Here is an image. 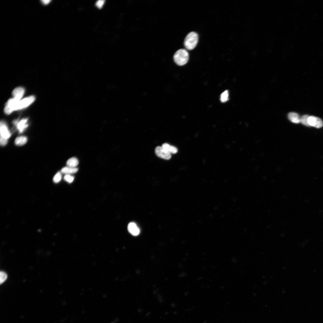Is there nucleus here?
<instances>
[{"mask_svg": "<svg viewBox=\"0 0 323 323\" xmlns=\"http://www.w3.org/2000/svg\"><path fill=\"white\" fill-rule=\"evenodd\" d=\"M173 58L175 62L177 65L182 66L186 64L188 62L189 55L186 50L181 49L175 53Z\"/></svg>", "mask_w": 323, "mask_h": 323, "instance_id": "f257e3e1", "label": "nucleus"}, {"mask_svg": "<svg viewBox=\"0 0 323 323\" xmlns=\"http://www.w3.org/2000/svg\"><path fill=\"white\" fill-rule=\"evenodd\" d=\"M198 41V34L195 32H190L187 35L185 39V47L188 50H192L196 47Z\"/></svg>", "mask_w": 323, "mask_h": 323, "instance_id": "f03ea898", "label": "nucleus"}, {"mask_svg": "<svg viewBox=\"0 0 323 323\" xmlns=\"http://www.w3.org/2000/svg\"><path fill=\"white\" fill-rule=\"evenodd\" d=\"M155 151L156 155L161 158L168 160L171 157V154L166 151L162 146L156 147L155 149Z\"/></svg>", "mask_w": 323, "mask_h": 323, "instance_id": "7ed1b4c3", "label": "nucleus"}, {"mask_svg": "<svg viewBox=\"0 0 323 323\" xmlns=\"http://www.w3.org/2000/svg\"><path fill=\"white\" fill-rule=\"evenodd\" d=\"M308 123L310 126L314 127L317 128H321L323 126V121L319 117L313 116H309L308 118Z\"/></svg>", "mask_w": 323, "mask_h": 323, "instance_id": "20e7f679", "label": "nucleus"}, {"mask_svg": "<svg viewBox=\"0 0 323 323\" xmlns=\"http://www.w3.org/2000/svg\"><path fill=\"white\" fill-rule=\"evenodd\" d=\"M35 100L34 96H30L20 100L18 103L17 110L26 107L33 103Z\"/></svg>", "mask_w": 323, "mask_h": 323, "instance_id": "39448f33", "label": "nucleus"}, {"mask_svg": "<svg viewBox=\"0 0 323 323\" xmlns=\"http://www.w3.org/2000/svg\"><path fill=\"white\" fill-rule=\"evenodd\" d=\"M0 137L8 139L11 135V133L8 127L3 121H1L0 124Z\"/></svg>", "mask_w": 323, "mask_h": 323, "instance_id": "423d86ee", "label": "nucleus"}, {"mask_svg": "<svg viewBox=\"0 0 323 323\" xmlns=\"http://www.w3.org/2000/svg\"><path fill=\"white\" fill-rule=\"evenodd\" d=\"M27 121V118H23L19 121H14L13 123L16 126L19 132L21 133L28 127V125Z\"/></svg>", "mask_w": 323, "mask_h": 323, "instance_id": "0eeeda50", "label": "nucleus"}, {"mask_svg": "<svg viewBox=\"0 0 323 323\" xmlns=\"http://www.w3.org/2000/svg\"><path fill=\"white\" fill-rule=\"evenodd\" d=\"M127 228L129 232L134 236H137L140 233L139 228L134 223H129L128 225Z\"/></svg>", "mask_w": 323, "mask_h": 323, "instance_id": "6e6552de", "label": "nucleus"}, {"mask_svg": "<svg viewBox=\"0 0 323 323\" xmlns=\"http://www.w3.org/2000/svg\"><path fill=\"white\" fill-rule=\"evenodd\" d=\"M24 89L22 87H19L15 89L12 92L13 98L20 100L24 94Z\"/></svg>", "mask_w": 323, "mask_h": 323, "instance_id": "1a4fd4ad", "label": "nucleus"}, {"mask_svg": "<svg viewBox=\"0 0 323 323\" xmlns=\"http://www.w3.org/2000/svg\"><path fill=\"white\" fill-rule=\"evenodd\" d=\"M289 120L292 122L295 123H298L300 122V117L295 112H290L288 115Z\"/></svg>", "mask_w": 323, "mask_h": 323, "instance_id": "9d476101", "label": "nucleus"}, {"mask_svg": "<svg viewBox=\"0 0 323 323\" xmlns=\"http://www.w3.org/2000/svg\"><path fill=\"white\" fill-rule=\"evenodd\" d=\"M162 147L170 154H175L177 153L178 151L176 147L170 145L167 143L163 144Z\"/></svg>", "mask_w": 323, "mask_h": 323, "instance_id": "9b49d317", "label": "nucleus"}, {"mask_svg": "<svg viewBox=\"0 0 323 323\" xmlns=\"http://www.w3.org/2000/svg\"><path fill=\"white\" fill-rule=\"evenodd\" d=\"M78 170L77 167H72L68 166L63 168L61 170V172L64 174L70 175L76 173Z\"/></svg>", "mask_w": 323, "mask_h": 323, "instance_id": "f8f14e48", "label": "nucleus"}, {"mask_svg": "<svg viewBox=\"0 0 323 323\" xmlns=\"http://www.w3.org/2000/svg\"><path fill=\"white\" fill-rule=\"evenodd\" d=\"M78 164V160L75 157H72L69 159L66 162L67 166L72 167H76Z\"/></svg>", "mask_w": 323, "mask_h": 323, "instance_id": "ddd939ff", "label": "nucleus"}, {"mask_svg": "<svg viewBox=\"0 0 323 323\" xmlns=\"http://www.w3.org/2000/svg\"><path fill=\"white\" fill-rule=\"evenodd\" d=\"M27 138L24 136L17 137L15 140V144L18 146H22L25 144L27 142Z\"/></svg>", "mask_w": 323, "mask_h": 323, "instance_id": "4468645a", "label": "nucleus"}, {"mask_svg": "<svg viewBox=\"0 0 323 323\" xmlns=\"http://www.w3.org/2000/svg\"><path fill=\"white\" fill-rule=\"evenodd\" d=\"M309 116L307 115H304L300 118V121L304 125L307 127L310 126L308 123V118Z\"/></svg>", "mask_w": 323, "mask_h": 323, "instance_id": "2eb2a0df", "label": "nucleus"}, {"mask_svg": "<svg viewBox=\"0 0 323 323\" xmlns=\"http://www.w3.org/2000/svg\"><path fill=\"white\" fill-rule=\"evenodd\" d=\"M228 90H226L223 92L221 95L220 100L222 102H225L228 100Z\"/></svg>", "mask_w": 323, "mask_h": 323, "instance_id": "dca6fc26", "label": "nucleus"}, {"mask_svg": "<svg viewBox=\"0 0 323 323\" xmlns=\"http://www.w3.org/2000/svg\"><path fill=\"white\" fill-rule=\"evenodd\" d=\"M62 177V176L61 173L59 172L54 176L53 179V181L55 183H58L61 180Z\"/></svg>", "mask_w": 323, "mask_h": 323, "instance_id": "f3484780", "label": "nucleus"}, {"mask_svg": "<svg viewBox=\"0 0 323 323\" xmlns=\"http://www.w3.org/2000/svg\"><path fill=\"white\" fill-rule=\"evenodd\" d=\"M74 179V178L73 176L69 174H66L64 177V180L69 183L72 182Z\"/></svg>", "mask_w": 323, "mask_h": 323, "instance_id": "a211bd4d", "label": "nucleus"}, {"mask_svg": "<svg viewBox=\"0 0 323 323\" xmlns=\"http://www.w3.org/2000/svg\"><path fill=\"white\" fill-rule=\"evenodd\" d=\"M7 277V274L4 272L1 271L0 272V282L1 284L6 279Z\"/></svg>", "mask_w": 323, "mask_h": 323, "instance_id": "6ab92c4d", "label": "nucleus"}, {"mask_svg": "<svg viewBox=\"0 0 323 323\" xmlns=\"http://www.w3.org/2000/svg\"><path fill=\"white\" fill-rule=\"evenodd\" d=\"M105 0H100L97 1L96 3V6L99 8H101L103 5Z\"/></svg>", "mask_w": 323, "mask_h": 323, "instance_id": "aec40b11", "label": "nucleus"}, {"mask_svg": "<svg viewBox=\"0 0 323 323\" xmlns=\"http://www.w3.org/2000/svg\"><path fill=\"white\" fill-rule=\"evenodd\" d=\"M0 142L1 146H4L7 143V139L0 137Z\"/></svg>", "mask_w": 323, "mask_h": 323, "instance_id": "412c9836", "label": "nucleus"}]
</instances>
